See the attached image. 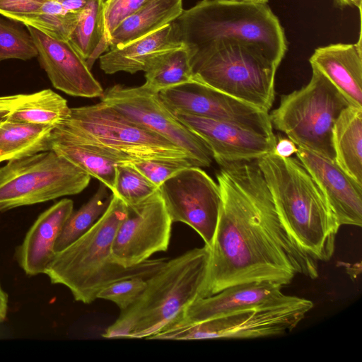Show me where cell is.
Masks as SVG:
<instances>
[{"instance_id": "obj_1", "label": "cell", "mask_w": 362, "mask_h": 362, "mask_svg": "<svg viewBox=\"0 0 362 362\" xmlns=\"http://www.w3.org/2000/svg\"><path fill=\"white\" fill-rule=\"evenodd\" d=\"M220 166L221 206L200 297L247 282L284 286L297 274L316 279L317 261L283 224L257 160Z\"/></svg>"}, {"instance_id": "obj_2", "label": "cell", "mask_w": 362, "mask_h": 362, "mask_svg": "<svg viewBox=\"0 0 362 362\" xmlns=\"http://www.w3.org/2000/svg\"><path fill=\"white\" fill-rule=\"evenodd\" d=\"M279 216L294 241L316 261L334 251L339 225L321 189L297 158L272 152L257 160Z\"/></svg>"}, {"instance_id": "obj_3", "label": "cell", "mask_w": 362, "mask_h": 362, "mask_svg": "<svg viewBox=\"0 0 362 362\" xmlns=\"http://www.w3.org/2000/svg\"><path fill=\"white\" fill-rule=\"evenodd\" d=\"M111 201L95 224L77 240L56 252L45 274L53 284L66 286L75 300L90 304L109 284L127 278L148 279L165 259H148L131 267L118 264L112 256L117 230L127 214L126 204L112 194Z\"/></svg>"}, {"instance_id": "obj_4", "label": "cell", "mask_w": 362, "mask_h": 362, "mask_svg": "<svg viewBox=\"0 0 362 362\" xmlns=\"http://www.w3.org/2000/svg\"><path fill=\"white\" fill-rule=\"evenodd\" d=\"M209 247L193 248L165 261L148 279L141 297L110 326L121 338L149 339L173 321L200 297L205 281Z\"/></svg>"}, {"instance_id": "obj_5", "label": "cell", "mask_w": 362, "mask_h": 362, "mask_svg": "<svg viewBox=\"0 0 362 362\" xmlns=\"http://www.w3.org/2000/svg\"><path fill=\"white\" fill-rule=\"evenodd\" d=\"M175 22L192 56L214 42L235 40L259 47L279 65L287 51L284 30L267 3L202 0Z\"/></svg>"}, {"instance_id": "obj_6", "label": "cell", "mask_w": 362, "mask_h": 362, "mask_svg": "<svg viewBox=\"0 0 362 362\" xmlns=\"http://www.w3.org/2000/svg\"><path fill=\"white\" fill-rule=\"evenodd\" d=\"M52 135L54 139L89 145L118 164L140 160L189 159L180 147L131 122L101 101L71 108L69 115L54 127Z\"/></svg>"}, {"instance_id": "obj_7", "label": "cell", "mask_w": 362, "mask_h": 362, "mask_svg": "<svg viewBox=\"0 0 362 362\" xmlns=\"http://www.w3.org/2000/svg\"><path fill=\"white\" fill-rule=\"evenodd\" d=\"M193 80L268 112L274 101L279 66L259 47L239 41H219L191 59Z\"/></svg>"}, {"instance_id": "obj_8", "label": "cell", "mask_w": 362, "mask_h": 362, "mask_svg": "<svg viewBox=\"0 0 362 362\" xmlns=\"http://www.w3.org/2000/svg\"><path fill=\"white\" fill-rule=\"evenodd\" d=\"M312 69L309 83L281 95L269 119L272 127L284 132L298 147L334 160L333 126L351 103L322 73Z\"/></svg>"}, {"instance_id": "obj_9", "label": "cell", "mask_w": 362, "mask_h": 362, "mask_svg": "<svg viewBox=\"0 0 362 362\" xmlns=\"http://www.w3.org/2000/svg\"><path fill=\"white\" fill-rule=\"evenodd\" d=\"M90 178L53 150L9 160L0 167V213L77 194Z\"/></svg>"}, {"instance_id": "obj_10", "label": "cell", "mask_w": 362, "mask_h": 362, "mask_svg": "<svg viewBox=\"0 0 362 362\" xmlns=\"http://www.w3.org/2000/svg\"><path fill=\"white\" fill-rule=\"evenodd\" d=\"M313 307L311 300L284 294L260 305L222 317L167 327L149 339L198 340L276 336L293 329Z\"/></svg>"}, {"instance_id": "obj_11", "label": "cell", "mask_w": 362, "mask_h": 362, "mask_svg": "<svg viewBox=\"0 0 362 362\" xmlns=\"http://www.w3.org/2000/svg\"><path fill=\"white\" fill-rule=\"evenodd\" d=\"M101 102L131 122L156 133L182 149L197 167H209L214 160L206 144L182 124L165 106L158 92L145 83L114 85L104 91Z\"/></svg>"}, {"instance_id": "obj_12", "label": "cell", "mask_w": 362, "mask_h": 362, "mask_svg": "<svg viewBox=\"0 0 362 362\" xmlns=\"http://www.w3.org/2000/svg\"><path fill=\"white\" fill-rule=\"evenodd\" d=\"M158 189L173 223L188 225L210 247L221 202L218 184L200 167L191 166L165 181Z\"/></svg>"}, {"instance_id": "obj_13", "label": "cell", "mask_w": 362, "mask_h": 362, "mask_svg": "<svg viewBox=\"0 0 362 362\" xmlns=\"http://www.w3.org/2000/svg\"><path fill=\"white\" fill-rule=\"evenodd\" d=\"M158 95L173 113L228 122L276 139L268 112L197 81L161 90Z\"/></svg>"}, {"instance_id": "obj_14", "label": "cell", "mask_w": 362, "mask_h": 362, "mask_svg": "<svg viewBox=\"0 0 362 362\" xmlns=\"http://www.w3.org/2000/svg\"><path fill=\"white\" fill-rule=\"evenodd\" d=\"M127 207V214L117 230L112 251L118 264L131 267L168 250L173 221L158 189L140 204Z\"/></svg>"}, {"instance_id": "obj_15", "label": "cell", "mask_w": 362, "mask_h": 362, "mask_svg": "<svg viewBox=\"0 0 362 362\" xmlns=\"http://www.w3.org/2000/svg\"><path fill=\"white\" fill-rule=\"evenodd\" d=\"M37 48L41 66L53 86L72 96L101 97L104 90L86 60L69 41L54 38L26 26Z\"/></svg>"}, {"instance_id": "obj_16", "label": "cell", "mask_w": 362, "mask_h": 362, "mask_svg": "<svg viewBox=\"0 0 362 362\" xmlns=\"http://www.w3.org/2000/svg\"><path fill=\"white\" fill-rule=\"evenodd\" d=\"M173 115L206 144L219 165L228 162L257 160L274 149L276 139L241 127L185 113Z\"/></svg>"}, {"instance_id": "obj_17", "label": "cell", "mask_w": 362, "mask_h": 362, "mask_svg": "<svg viewBox=\"0 0 362 362\" xmlns=\"http://www.w3.org/2000/svg\"><path fill=\"white\" fill-rule=\"evenodd\" d=\"M297 158L325 195L339 226L362 225V185L335 162L298 147Z\"/></svg>"}, {"instance_id": "obj_18", "label": "cell", "mask_w": 362, "mask_h": 362, "mask_svg": "<svg viewBox=\"0 0 362 362\" xmlns=\"http://www.w3.org/2000/svg\"><path fill=\"white\" fill-rule=\"evenodd\" d=\"M282 286L270 281L247 282L198 297L165 327L200 322L260 305L283 296Z\"/></svg>"}, {"instance_id": "obj_19", "label": "cell", "mask_w": 362, "mask_h": 362, "mask_svg": "<svg viewBox=\"0 0 362 362\" xmlns=\"http://www.w3.org/2000/svg\"><path fill=\"white\" fill-rule=\"evenodd\" d=\"M73 211V201L63 199L40 214L33 223L15 253L27 275L45 273L56 253V242Z\"/></svg>"}, {"instance_id": "obj_20", "label": "cell", "mask_w": 362, "mask_h": 362, "mask_svg": "<svg viewBox=\"0 0 362 362\" xmlns=\"http://www.w3.org/2000/svg\"><path fill=\"white\" fill-rule=\"evenodd\" d=\"M355 44H332L315 49L309 62L346 98L362 107L361 30Z\"/></svg>"}, {"instance_id": "obj_21", "label": "cell", "mask_w": 362, "mask_h": 362, "mask_svg": "<svg viewBox=\"0 0 362 362\" xmlns=\"http://www.w3.org/2000/svg\"><path fill=\"white\" fill-rule=\"evenodd\" d=\"M183 45L174 21L122 47L110 49L99 57L100 67L107 74L145 71L158 56Z\"/></svg>"}, {"instance_id": "obj_22", "label": "cell", "mask_w": 362, "mask_h": 362, "mask_svg": "<svg viewBox=\"0 0 362 362\" xmlns=\"http://www.w3.org/2000/svg\"><path fill=\"white\" fill-rule=\"evenodd\" d=\"M67 101L51 89L0 96V122L56 127L69 115Z\"/></svg>"}, {"instance_id": "obj_23", "label": "cell", "mask_w": 362, "mask_h": 362, "mask_svg": "<svg viewBox=\"0 0 362 362\" xmlns=\"http://www.w3.org/2000/svg\"><path fill=\"white\" fill-rule=\"evenodd\" d=\"M182 11V0H151L113 30L109 47H119L150 34L174 21Z\"/></svg>"}, {"instance_id": "obj_24", "label": "cell", "mask_w": 362, "mask_h": 362, "mask_svg": "<svg viewBox=\"0 0 362 362\" xmlns=\"http://www.w3.org/2000/svg\"><path fill=\"white\" fill-rule=\"evenodd\" d=\"M332 144L337 164L362 185V107L342 110L333 126Z\"/></svg>"}, {"instance_id": "obj_25", "label": "cell", "mask_w": 362, "mask_h": 362, "mask_svg": "<svg viewBox=\"0 0 362 362\" xmlns=\"http://www.w3.org/2000/svg\"><path fill=\"white\" fill-rule=\"evenodd\" d=\"M54 126L0 122V163L52 150Z\"/></svg>"}, {"instance_id": "obj_26", "label": "cell", "mask_w": 362, "mask_h": 362, "mask_svg": "<svg viewBox=\"0 0 362 362\" xmlns=\"http://www.w3.org/2000/svg\"><path fill=\"white\" fill-rule=\"evenodd\" d=\"M106 0H90L79 14L69 42L88 68L109 47L105 35L104 8Z\"/></svg>"}, {"instance_id": "obj_27", "label": "cell", "mask_w": 362, "mask_h": 362, "mask_svg": "<svg viewBox=\"0 0 362 362\" xmlns=\"http://www.w3.org/2000/svg\"><path fill=\"white\" fill-rule=\"evenodd\" d=\"M191 59V52L185 44L160 54L144 71V83L159 92L193 81Z\"/></svg>"}, {"instance_id": "obj_28", "label": "cell", "mask_w": 362, "mask_h": 362, "mask_svg": "<svg viewBox=\"0 0 362 362\" xmlns=\"http://www.w3.org/2000/svg\"><path fill=\"white\" fill-rule=\"evenodd\" d=\"M52 150L100 181L112 191L114 187L117 163L97 151L92 146L52 139Z\"/></svg>"}, {"instance_id": "obj_29", "label": "cell", "mask_w": 362, "mask_h": 362, "mask_svg": "<svg viewBox=\"0 0 362 362\" xmlns=\"http://www.w3.org/2000/svg\"><path fill=\"white\" fill-rule=\"evenodd\" d=\"M108 187L101 182L93 197L66 220L55 244L58 252L86 233L106 211L112 199Z\"/></svg>"}, {"instance_id": "obj_30", "label": "cell", "mask_w": 362, "mask_h": 362, "mask_svg": "<svg viewBox=\"0 0 362 362\" xmlns=\"http://www.w3.org/2000/svg\"><path fill=\"white\" fill-rule=\"evenodd\" d=\"M158 187L132 167L117 164L112 194L118 197L127 206L144 202L157 190Z\"/></svg>"}, {"instance_id": "obj_31", "label": "cell", "mask_w": 362, "mask_h": 362, "mask_svg": "<svg viewBox=\"0 0 362 362\" xmlns=\"http://www.w3.org/2000/svg\"><path fill=\"white\" fill-rule=\"evenodd\" d=\"M37 55L29 32L0 17V62L8 59L28 60Z\"/></svg>"}, {"instance_id": "obj_32", "label": "cell", "mask_w": 362, "mask_h": 362, "mask_svg": "<svg viewBox=\"0 0 362 362\" xmlns=\"http://www.w3.org/2000/svg\"><path fill=\"white\" fill-rule=\"evenodd\" d=\"M124 163L136 170L158 188L182 170L196 166L187 158L140 160Z\"/></svg>"}, {"instance_id": "obj_33", "label": "cell", "mask_w": 362, "mask_h": 362, "mask_svg": "<svg viewBox=\"0 0 362 362\" xmlns=\"http://www.w3.org/2000/svg\"><path fill=\"white\" fill-rule=\"evenodd\" d=\"M146 280L142 276H134L115 281L103 288L97 298L112 301L121 310H126L143 294L147 286Z\"/></svg>"}, {"instance_id": "obj_34", "label": "cell", "mask_w": 362, "mask_h": 362, "mask_svg": "<svg viewBox=\"0 0 362 362\" xmlns=\"http://www.w3.org/2000/svg\"><path fill=\"white\" fill-rule=\"evenodd\" d=\"M150 1L106 0L104 8V18L105 35L107 42L110 34L124 19L136 12Z\"/></svg>"}, {"instance_id": "obj_35", "label": "cell", "mask_w": 362, "mask_h": 362, "mask_svg": "<svg viewBox=\"0 0 362 362\" xmlns=\"http://www.w3.org/2000/svg\"><path fill=\"white\" fill-rule=\"evenodd\" d=\"M297 150V146L290 139L279 137L276 139L272 153L281 158H288L296 153Z\"/></svg>"}, {"instance_id": "obj_36", "label": "cell", "mask_w": 362, "mask_h": 362, "mask_svg": "<svg viewBox=\"0 0 362 362\" xmlns=\"http://www.w3.org/2000/svg\"><path fill=\"white\" fill-rule=\"evenodd\" d=\"M90 0H58L69 12L80 13Z\"/></svg>"}, {"instance_id": "obj_37", "label": "cell", "mask_w": 362, "mask_h": 362, "mask_svg": "<svg viewBox=\"0 0 362 362\" xmlns=\"http://www.w3.org/2000/svg\"><path fill=\"white\" fill-rule=\"evenodd\" d=\"M8 302V295L3 289L0 283V323L3 322L6 317Z\"/></svg>"}, {"instance_id": "obj_38", "label": "cell", "mask_w": 362, "mask_h": 362, "mask_svg": "<svg viewBox=\"0 0 362 362\" xmlns=\"http://www.w3.org/2000/svg\"><path fill=\"white\" fill-rule=\"evenodd\" d=\"M339 6H356L361 10L362 0H334Z\"/></svg>"}, {"instance_id": "obj_39", "label": "cell", "mask_w": 362, "mask_h": 362, "mask_svg": "<svg viewBox=\"0 0 362 362\" xmlns=\"http://www.w3.org/2000/svg\"><path fill=\"white\" fill-rule=\"evenodd\" d=\"M218 1L234 3V4H263L267 3L268 0H216Z\"/></svg>"}]
</instances>
